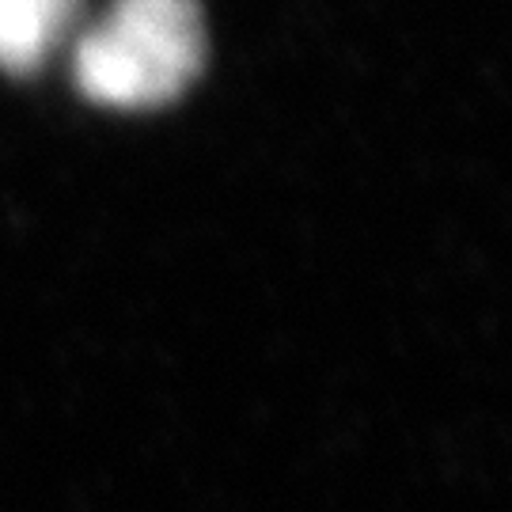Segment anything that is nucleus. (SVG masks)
Masks as SVG:
<instances>
[{
	"mask_svg": "<svg viewBox=\"0 0 512 512\" xmlns=\"http://www.w3.org/2000/svg\"><path fill=\"white\" fill-rule=\"evenodd\" d=\"M209 61L198 0H114L73 50L76 92L107 110H160L183 99Z\"/></svg>",
	"mask_w": 512,
	"mask_h": 512,
	"instance_id": "nucleus-1",
	"label": "nucleus"
},
{
	"mask_svg": "<svg viewBox=\"0 0 512 512\" xmlns=\"http://www.w3.org/2000/svg\"><path fill=\"white\" fill-rule=\"evenodd\" d=\"M80 0H0V69L38 73L69 35Z\"/></svg>",
	"mask_w": 512,
	"mask_h": 512,
	"instance_id": "nucleus-2",
	"label": "nucleus"
}]
</instances>
